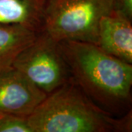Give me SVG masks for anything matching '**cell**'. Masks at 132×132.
Masks as SVG:
<instances>
[{
  "mask_svg": "<svg viewBox=\"0 0 132 132\" xmlns=\"http://www.w3.org/2000/svg\"><path fill=\"white\" fill-rule=\"evenodd\" d=\"M113 10L132 20V0H112Z\"/></svg>",
  "mask_w": 132,
  "mask_h": 132,
  "instance_id": "obj_10",
  "label": "cell"
},
{
  "mask_svg": "<svg viewBox=\"0 0 132 132\" xmlns=\"http://www.w3.org/2000/svg\"><path fill=\"white\" fill-rule=\"evenodd\" d=\"M46 0H0V24H21L39 32Z\"/></svg>",
  "mask_w": 132,
  "mask_h": 132,
  "instance_id": "obj_8",
  "label": "cell"
},
{
  "mask_svg": "<svg viewBox=\"0 0 132 132\" xmlns=\"http://www.w3.org/2000/svg\"><path fill=\"white\" fill-rule=\"evenodd\" d=\"M58 43L71 79L91 100L111 112L125 106L131 96L132 64L106 53L94 43L77 40Z\"/></svg>",
  "mask_w": 132,
  "mask_h": 132,
  "instance_id": "obj_1",
  "label": "cell"
},
{
  "mask_svg": "<svg viewBox=\"0 0 132 132\" xmlns=\"http://www.w3.org/2000/svg\"><path fill=\"white\" fill-rule=\"evenodd\" d=\"M38 32L21 24H0V74L13 66L19 53L32 42Z\"/></svg>",
  "mask_w": 132,
  "mask_h": 132,
  "instance_id": "obj_7",
  "label": "cell"
},
{
  "mask_svg": "<svg viewBox=\"0 0 132 132\" xmlns=\"http://www.w3.org/2000/svg\"><path fill=\"white\" fill-rule=\"evenodd\" d=\"M112 10V0H46L39 31L57 42L96 45L100 20Z\"/></svg>",
  "mask_w": 132,
  "mask_h": 132,
  "instance_id": "obj_3",
  "label": "cell"
},
{
  "mask_svg": "<svg viewBox=\"0 0 132 132\" xmlns=\"http://www.w3.org/2000/svg\"><path fill=\"white\" fill-rule=\"evenodd\" d=\"M106 53L132 64V20L112 10L99 22L96 44Z\"/></svg>",
  "mask_w": 132,
  "mask_h": 132,
  "instance_id": "obj_6",
  "label": "cell"
},
{
  "mask_svg": "<svg viewBox=\"0 0 132 132\" xmlns=\"http://www.w3.org/2000/svg\"><path fill=\"white\" fill-rule=\"evenodd\" d=\"M33 132L131 131V112L112 117L85 94L72 79L47 95L27 117Z\"/></svg>",
  "mask_w": 132,
  "mask_h": 132,
  "instance_id": "obj_2",
  "label": "cell"
},
{
  "mask_svg": "<svg viewBox=\"0 0 132 132\" xmlns=\"http://www.w3.org/2000/svg\"><path fill=\"white\" fill-rule=\"evenodd\" d=\"M1 115H2V114H0V116H1Z\"/></svg>",
  "mask_w": 132,
  "mask_h": 132,
  "instance_id": "obj_11",
  "label": "cell"
},
{
  "mask_svg": "<svg viewBox=\"0 0 132 132\" xmlns=\"http://www.w3.org/2000/svg\"><path fill=\"white\" fill-rule=\"evenodd\" d=\"M12 67L47 94L71 79L58 42L41 31L19 53Z\"/></svg>",
  "mask_w": 132,
  "mask_h": 132,
  "instance_id": "obj_4",
  "label": "cell"
},
{
  "mask_svg": "<svg viewBox=\"0 0 132 132\" xmlns=\"http://www.w3.org/2000/svg\"><path fill=\"white\" fill-rule=\"evenodd\" d=\"M47 95L13 67L0 74V114L27 118Z\"/></svg>",
  "mask_w": 132,
  "mask_h": 132,
  "instance_id": "obj_5",
  "label": "cell"
},
{
  "mask_svg": "<svg viewBox=\"0 0 132 132\" xmlns=\"http://www.w3.org/2000/svg\"><path fill=\"white\" fill-rule=\"evenodd\" d=\"M0 132H33L27 118L15 115L0 116Z\"/></svg>",
  "mask_w": 132,
  "mask_h": 132,
  "instance_id": "obj_9",
  "label": "cell"
}]
</instances>
